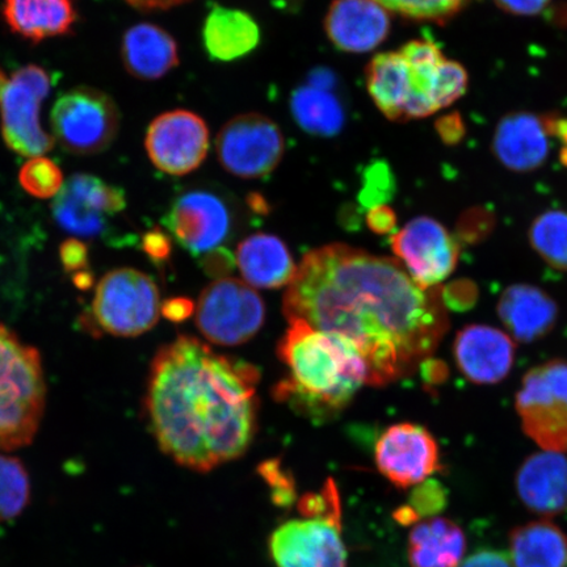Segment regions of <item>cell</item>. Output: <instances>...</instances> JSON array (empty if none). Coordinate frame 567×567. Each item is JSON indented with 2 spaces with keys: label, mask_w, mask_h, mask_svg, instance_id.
<instances>
[{
  "label": "cell",
  "mask_w": 567,
  "mask_h": 567,
  "mask_svg": "<svg viewBox=\"0 0 567 567\" xmlns=\"http://www.w3.org/2000/svg\"><path fill=\"white\" fill-rule=\"evenodd\" d=\"M374 457L382 476L401 488L421 485L441 471L435 437L413 423L389 427L375 444Z\"/></svg>",
  "instance_id": "obj_16"
},
{
  "label": "cell",
  "mask_w": 567,
  "mask_h": 567,
  "mask_svg": "<svg viewBox=\"0 0 567 567\" xmlns=\"http://www.w3.org/2000/svg\"><path fill=\"white\" fill-rule=\"evenodd\" d=\"M3 18L13 33L40 42L71 32L76 11L71 0H4Z\"/></svg>",
  "instance_id": "obj_26"
},
{
  "label": "cell",
  "mask_w": 567,
  "mask_h": 567,
  "mask_svg": "<svg viewBox=\"0 0 567 567\" xmlns=\"http://www.w3.org/2000/svg\"><path fill=\"white\" fill-rule=\"evenodd\" d=\"M436 131L446 145H456L464 137L465 126L463 118L457 113L439 118Z\"/></svg>",
  "instance_id": "obj_44"
},
{
  "label": "cell",
  "mask_w": 567,
  "mask_h": 567,
  "mask_svg": "<svg viewBox=\"0 0 567 567\" xmlns=\"http://www.w3.org/2000/svg\"><path fill=\"white\" fill-rule=\"evenodd\" d=\"M40 352L0 324V451L30 445L44 414Z\"/></svg>",
  "instance_id": "obj_4"
},
{
  "label": "cell",
  "mask_w": 567,
  "mask_h": 567,
  "mask_svg": "<svg viewBox=\"0 0 567 567\" xmlns=\"http://www.w3.org/2000/svg\"><path fill=\"white\" fill-rule=\"evenodd\" d=\"M51 75L38 65L20 68L11 76L0 69V124L7 147L21 157H41L54 138L40 122V109L51 91Z\"/></svg>",
  "instance_id": "obj_5"
},
{
  "label": "cell",
  "mask_w": 567,
  "mask_h": 567,
  "mask_svg": "<svg viewBox=\"0 0 567 567\" xmlns=\"http://www.w3.org/2000/svg\"><path fill=\"white\" fill-rule=\"evenodd\" d=\"M221 166L239 179H261L272 174L286 153V140L278 124L260 113L229 120L216 140Z\"/></svg>",
  "instance_id": "obj_10"
},
{
  "label": "cell",
  "mask_w": 567,
  "mask_h": 567,
  "mask_svg": "<svg viewBox=\"0 0 567 567\" xmlns=\"http://www.w3.org/2000/svg\"><path fill=\"white\" fill-rule=\"evenodd\" d=\"M261 476L274 488V498L276 502L288 503L293 499V482L288 474L284 473L278 460L266 461L259 466Z\"/></svg>",
  "instance_id": "obj_37"
},
{
  "label": "cell",
  "mask_w": 567,
  "mask_h": 567,
  "mask_svg": "<svg viewBox=\"0 0 567 567\" xmlns=\"http://www.w3.org/2000/svg\"><path fill=\"white\" fill-rule=\"evenodd\" d=\"M127 73L144 81H155L179 65V49L162 27L140 23L130 28L122 42Z\"/></svg>",
  "instance_id": "obj_23"
},
{
  "label": "cell",
  "mask_w": 567,
  "mask_h": 567,
  "mask_svg": "<svg viewBox=\"0 0 567 567\" xmlns=\"http://www.w3.org/2000/svg\"><path fill=\"white\" fill-rule=\"evenodd\" d=\"M257 368L181 336L155 354L146 410L162 452L207 473L244 456L258 429Z\"/></svg>",
  "instance_id": "obj_2"
},
{
  "label": "cell",
  "mask_w": 567,
  "mask_h": 567,
  "mask_svg": "<svg viewBox=\"0 0 567 567\" xmlns=\"http://www.w3.org/2000/svg\"><path fill=\"white\" fill-rule=\"evenodd\" d=\"M445 505V494L443 487L435 481H424L417 485L413 496H411L410 508L413 509L417 519L422 516H432L442 512Z\"/></svg>",
  "instance_id": "obj_36"
},
{
  "label": "cell",
  "mask_w": 567,
  "mask_h": 567,
  "mask_svg": "<svg viewBox=\"0 0 567 567\" xmlns=\"http://www.w3.org/2000/svg\"><path fill=\"white\" fill-rule=\"evenodd\" d=\"M367 225L375 234H389L396 226V216L388 205H379L368 210Z\"/></svg>",
  "instance_id": "obj_41"
},
{
  "label": "cell",
  "mask_w": 567,
  "mask_h": 567,
  "mask_svg": "<svg viewBox=\"0 0 567 567\" xmlns=\"http://www.w3.org/2000/svg\"><path fill=\"white\" fill-rule=\"evenodd\" d=\"M145 147L148 158L161 172L174 176L188 175L207 159L210 133L197 113L169 111L148 125Z\"/></svg>",
  "instance_id": "obj_12"
},
{
  "label": "cell",
  "mask_w": 567,
  "mask_h": 567,
  "mask_svg": "<svg viewBox=\"0 0 567 567\" xmlns=\"http://www.w3.org/2000/svg\"><path fill=\"white\" fill-rule=\"evenodd\" d=\"M233 224L228 203L208 189L177 197L165 218L172 236L195 257L221 247L231 236Z\"/></svg>",
  "instance_id": "obj_15"
},
{
  "label": "cell",
  "mask_w": 567,
  "mask_h": 567,
  "mask_svg": "<svg viewBox=\"0 0 567 567\" xmlns=\"http://www.w3.org/2000/svg\"><path fill=\"white\" fill-rule=\"evenodd\" d=\"M142 248L154 264H165L172 255V239L167 233L153 229L142 238Z\"/></svg>",
  "instance_id": "obj_39"
},
{
  "label": "cell",
  "mask_w": 567,
  "mask_h": 567,
  "mask_svg": "<svg viewBox=\"0 0 567 567\" xmlns=\"http://www.w3.org/2000/svg\"><path fill=\"white\" fill-rule=\"evenodd\" d=\"M308 84L318 89L334 91L338 84V76L329 69L318 68L309 75Z\"/></svg>",
  "instance_id": "obj_47"
},
{
  "label": "cell",
  "mask_w": 567,
  "mask_h": 567,
  "mask_svg": "<svg viewBox=\"0 0 567 567\" xmlns=\"http://www.w3.org/2000/svg\"><path fill=\"white\" fill-rule=\"evenodd\" d=\"M60 258L66 272L84 271L89 266V247L80 239H68L60 246Z\"/></svg>",
  "instance_id": "obj_38"
},
{
  "label": "cell",
  "mask_w": 567,
  "mask_h": 567,
  "mask_svg": "<svg viewBox=\"0 0 567 567\" xmlns=\"http://www.w3.org/2000/svg\"><path fill=\"white\" fill-rule=\"evenodd\" d=\"M19 183L27 194L48 200L60 194L65 179L61 168L52 159L41 155L24 163L19 172Z\"/></svg>",
  "instance_id": "obj_32"
},
{
  "label": "cell",
  "mask_w": 567,
  "mask_h": 567,
  "mask_svg": "<svg viewBox=\"0 0 567 567\" xmlns=\"http://www.w3.org/2000/svg\"><path fill=\"white\" fill-rule=\"evenodd\" d=\"M392 20L375 0H334L324 19V31L340 52L363 54L388 39Z\"/></svg>",
  "instance_id": "obj_18"
},
{
  "label": "cell",
  "mask_w": 567,
  "mask_h": 567,
  "mask_svg": "<svg viewBox=\"0 0 567 567\" xmlns=\"http://www.w3.org/2000/svg\"><path fill=\"white\" fill-rule=\"evenodd\" d=\"M92 311L99 328L110 336L140 337L158 322L159 290L151 276L137 269H113L99 281Z\"/></svg>",
  "instance_id": "obj_7"
},
{
  "label": "cell",
  "mask_w": 567,
  "mask_h": 567,
  "mask_svg": "<svg viewBox=\"0 0 567 567\" xmlns=\"http://www.w3.org/2000/svg\"><path fill=\"white\" fill-rule=\"evenodd\" d=\"M517 496L542 519L567 512V456L544 451L524 460L515 478Z\"/></svg>",
  "instance_id": "obj_20"
},
{
  "label": "cell",
  "mask_w": 567,
  "mask_h": 567,
  "mask_svg": "<svg viewBox=\"0 0 567 567\" xmlns=\"http://www.w3.org/2000/svg\"><path fill=\"white\" fill-rule=\"evenodd\" d=\"M278 347L289 374L275 388V399L315 421H326L347 408L367 384L365 361L350 340L289 321Z\"/></svg>",
  "instance_id": "obj_3"
},
{
  "label": "cell",
  "mask_w": 567,
  "mask_h": 567,
  "mask_svg": "<svg viewBox=\"0 0 567 567\" xmlns=\"http://www.w3.org/2000/svg\"><path fill=\"white\" fill-rule=\"evenodd\" d=\"M496 313L509 337L520 343H534L555 329L558 307L542 288L514 284L503 290Z\"/></svg>",
  "instance_id": "obj_21"
},
{
  "label": "cell",
  "mask_w": 567,
  "mask_h": 567,
  "mask_svg": "<svg viewBox=\"0 0 567 567\" xmlns=\"http://www.w3.org/2000/svg\"><path fill=\"white\" fill-rule=\"evenodd\" d=\"M194 302L184 299V297H176V299L168 300L161 307V313L173 322L186 321L187 318L194 315Z\"/></svg>",
  "instance_id": "obj_45"
},
{
  "label": "cell",
  "mask_w": 567,
  "mask_h": 567,
  "mask_svg": "<svg viewBox=\"0 0 567 567\" xmlns=\"http://www.w3.org/2000/svg\"><path fill=\"white\" fill-rule=\"evenodd\" d=\"M528 239L545 264L567 272V212L550 209L538 215L529 226Z\"/></svg>",
  "instance_id": "obj_30"
},
{
  "label": "cell",
  "mask_w": 567,
  "mask_h": 567,
  "mask_svg": "<svg viewBox=\"0 0 567 567\" xmlns=\"http://www.w3.org/2000/svg\"><path fill=\"white\" fill-rule=\"evenodd\" d=\"M550 130L553 138H557L563 144L561 158L567 166V117L550 116Z\"/></svg>",
  "instance_id": "obj_48"
},
{
  "label": "cell",
  "mask_w": 567,
  "mask_h": 567,
  "mask_svg": "<svg viewBox=\"0 0 567 567\" xmlns=\"http://www.w3.org/2000/svg\"><path fill=\"white\" fill-rule=\"evenodd\" d=\"M266 307L246 281L224 278L203 290L196 324L213 344L234 347L248 342L265 323Z\"/></svg>",
  "instance_id": "obj_9"
},
{
  "label": "cell",
  "mask_w": 567,
  "mask_h": 567,
  "mask_svg": "<svg viewBox=\"0 0 567 567\" xmlns=\"http://www.w3.org/2000/svg\"><path fill=\"white\" fill-rule=\"evenodd\" d=\"M515 342L506 331L488 324H467L453 343V357L461 374L478 385L505 380L515 363Z\"/></svg>",
  "instance_id": "obj_17"
},
{
  "label": "cell",
  "mask_w": 567,
  "mask_h": 567,
  "mask_svg": "<svg viewBox=\"0 0 567 567\" xmlns=\"http://www.w3.org/2000/svg\"><path fill=\"white\" fill-rule=\"evenodd\" d=\"M282 309L288 321L350 340L375 388L414 374L450 329L442 287L423 289L399 260L343 244L305 255Z\"/></svg>",
  "instance_id": "obj_1"
},
{
  "label": "cell",
  "mask_w": 567,
  "mask_h": 567,
  "mask_svg": "<svg viewBox=\"0 0 567 567\" xmlns=\"http://www.w3.org/2000/svg\"><path fill=\"white\" fill-rule=\"evenodd\" d=\"M515 409L524 434L540 450L566 453L567 361H545L524 374Z\"/></svg>",
  "instance_id": "obj_6"
},
{
  "label": "cell",
  "mask_w": 567,
  "mask_h": 567,
  "mask_svg": "<svg viewBox=\"0 0 567 567\" xmlns=\"http://www.w3.org/2000/svg\"><path fill=\"white\" fill-rule=\"evenodd\" d=\"M236 257L226 248H217V250L205 255L203 267L205 271L213 276H223L231 271Z\"/></svg>",
  "instance_id": "obj_43"
},
{
  "label": "cell",
  "mask_w": 567,
  "mask_h": 567,
  "mask_svg": "<svg viewBox=\"0 0 567 567\" xmlns=\"http://www.w3.org/2000/svg\"><path fill=\"white\" fill-rule=\"evenodd\" d=\"M31 499L30 474L17 457L0 455V522L16 519Z\"/></svg>",
  "instance_id": "obj_31"
},
{
  "label": "cell",
  "mask_w": 567,
  "mask_h": 567,
  "mask_svg": "<svg viewBox=\"0 0 567 567\" xmlns=\"http://www.w3.org/2000/svg\"><path fill=\"white\" fill-rule=\"evenodd\" d=\"M396 260L423 289H434L455 272L460 247L444 225L431 217L411 219L390 238Z\"/></svg>",
  "instance_id": "obj_11"
},
{
  "label": "cell",
  "mask_w": 567,
  "mask_h": 567,
  "mask_svg": "<svg viewBox=\"0 0 567 567\" xmlns=\"http://www.w3.org/2000/svg\"><path fill=\"white\" fill-rule=\"evenodd\" d=\"M293 120L303 132L315 137H336L346 124V110L334 91L303 84L289 101Z\"/></svg>",
  "instance_id": "obj_29"
},
{
  "label": "cell",
  "mask_w": 567,
  "mask_h": 567,
  "mask_svg": "<svg viewBox=\"0 0 567 567\" xmlns=\"http://www.w3.org/2000/svg\"><path fill=\"white\" fill-rule=\"evenodd\" d=\"M375 2L405 19L444 23L465 9L472 0H375Z\"/></svg>",
  "instance_id": "obj_33"
},
{
  "label": "cell",
  "mask_w": 567,
  "mask_h": 567,
  "mask_svg": "<svg viewBox=\"0 0 567 567\" xmlns=\"http://www.w3.org/2000/svg\"><path fill=\"white\" fill-rule=\"evenodd\" d=\"M551 138L549 115L515 112L496 125L493 152L495 158L512 172L530 173L547 162Z\"/></svg>",
  "instance_id": "obj_19"
},
{
  "label": "cell",
  "mask_w": 567,
  "mask_h": 567,
  "mask_svg": "<svg viewBox=\"0 0 567 567\" xmlns=\"http://www.w3.org/2000/svg\"><path fill=\"white\" fill-rule=\"evenodd\" d=\"M465 550L464 530L446 517H427L410 532L411 567H458L464 561Z\"/></svg>",
  "instance_id": "obj_27"
},
{
  "label": "cell",
  "mask_w": 567,
  "mask_h": 567,
  "mask_svg": "<svg viewBox=\"0 0 567 567\" xmlns=\"http://www.w3.org/2000/svg\"><path fill=\"white\" fill-rule=\"evenodd\" d=\"M203 42L213 61L233 62L257 49L260 28L250 13L213 4L204 21Z\"/></svg>",
  "instance_id": "obj_24"
},
{
  "label": "cell",
  "mask_w": 567,
  "mask_h": 567,
  "mask_svg": "<svg viewBox=\"0 0 567 567\" xmlns=\"http://www.w3.org/2000/svg\"><path fill=\"white\" fill-rule=\"evenodd\" d=\"M501 10L516 17H536L547 11L551 0H494Z\"/></svg>",
  "instance_id": "obj_40"
},
{
  "label": "cell",
  "mask_w": 567,
  "mask_h": 567,
  "mask_svg": "<svg viewBox=\"0 0 567 567\" xmlns=\"http://www.w3.org/2000/svg\"><path fill=\"white\" fill-rule=\"evenodd\" d=\"M127 4L140 11H165L174 9V7L193 2V0H125Z\"/></svg>",
  "instance_id": "obj_46"
},
{
  "label": "cell",
  "mask_w": 567,
  "mask_h": 567,
  "mask_svg": "<svg viewBox=\"0 0 567 567\" xmlns=\"http://www.w3.org/2000/svg\"><path fill=\"white\" fill-rule=\"evenodd\" d=\"M458 567H514L506 553L485 549L464 559Z\"/></svg>",
  "instance_id": "obj_42"
},
{
  "label": "cell",
  "mask_w": 567,
  "mask_h": 567,
  "mask_svg": "<svg viewBox=\"0 0 567 567\" xmlns=\"http://www.w3.org/2000/svg\"><path fill=\"white\" fill-rule=\"evenodd\" d=\"M53 137L76 155L99 154L116 140L120 112L103 91L78 87L65 92L52 111Z\"/></svg>",
  "instance_id": "obj_8"
},
{
  "label": "cell",
  "mask_w": 567,
  "mask_h": 567,
  "mask_svg": "<svg viewBox=\"0 0 567 567\" xmlns=\"http://www.w3.org/2000/svg\"><path fill=\"white\" fill-rule=\"evenodd\" d=\"M467 89V73L458 62L444 60L437 71L434 101L439 110L455 103L465 94Z\"/></svg>",
  "instance_id": "obj_35"
},
{
  "label": "cell",
  "mask_w": 567,
  "mask_h": 567,
  "mask_svg": "<svg viewBox=\"0 0 567 567\" xmlns=\"http://www.w3.org/2000/svg\"><path fill=\"white\" fill-rule=\"evenodd\" d=\"M278 567H347L340 517H307L284 523L269 538Z\"/></svg>",
  "instance_id": "obj_14"
},
{
  "label": "cell",
  "mask_w": 567,
  "mask_h": 567,
  "mask_svg": "<svg viewBox=\"0 0 567 567\" xmlns=\"http://www.w3.org/2000/svg\"><path fill=\"white\" fill-rule=\"evenodd\" d=\"M236 264L248 286L260 289L289 286L297 271L287 245L267 233L252 234L240 243Z\"/></svg>",
  "instance_id": "obj_22"
},
{
  "label": "cell",
  "mask_w": 567,
  "mask_h": 567,
  "mask_svg": "<svg viewBox=\"0 0 567 567\" xmlns=\"http://www.w3.org/2000/svg\"><path fill=\"white\" fill-rule=\"evenodd\" d=\"M125 208L126 196L122 188L89 174L71 176L52 205L56 224L76 237L102 236L109 218Z\"/></svg>",
  "instance_id": "obj_13"
},
{
  "label": "cell",
  "mask_w": 567,
  "mask_h": 567,
  "mask_svg": "<svg viewBox=\"0 0 567 567\" xmlns=\"http://www.w3.org/2000/svg\"><path fill=\"white\" fill-rule=\"evenodd\" d=\"M514 567H567V536L549 519L523 524L509 534Z\"/></svg>",
  "instance_id": "obj_28"
},
{
  "label": "cell",
  "mask_w": 567,
  "mask_h": 567,
  "mask_svg": "<svg viewBox=\"0 0 567 567\" xmlns=\"http://www.w3.org/2000/svg\"><path fill=\"white\" fill-rule=\"evenodd\" d=\"M367 90L379 111L393 122H405L413 97V78L401 52L375 54L365 71Z\"/></svg>",
  "instance_id": "obj_25"
},
{
  "label": "cell",
  "mask_w": 567,
  "mask_h": 567,
  "mask_svg": "<svg viewBox=\"0 0 567 567\" xmlns=\"http://www.w3.org/2000/svg\"><path fill=\"white\" fill-rule=\"evenodd\" d=\"M73 281L76 288L81 290H87L94 286V276L89 271H80L74 274Z\"/></svg>",
  "instance_id": "obj_49"
},
{
  "label": "cell",
  "mask_w": 567,
  "mask_h": 567,
  "mask_svg": "<svg viewBox=\"0 0 567 567\" xmlns=\"http://www.w3.org/2000/svg\"><path fill=\"white\" fill-rule=\"evenodd\" d=\"M359 200L368 210L385 205L395 193V182L385 162H374L365 169Z\"/></svg>",
  "instance_id": "obj_34"
}]
</instances>
